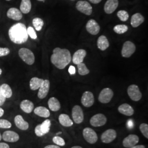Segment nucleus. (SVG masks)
I'll use <instances>...</instances> for the list:
<instances>
[{
    "label": "nucleus",
    "instance_id": "f257e3e1",
    "mask_svg": "<svg viewBox=\"0 0 148 148\" xmlns=\"http://www.w3.org/2000/svg\"><path fill=\"white\" fill-rule=\"evenodd\" d=\"M71 53L67 49L56 47L53 49L51 61L59 69H64L71 61Z\"/></svg>",
    "mask_w": 148,
    "mask_h": 148
},
{
    "label": "nucleus",
    "instance_id": "f03ea898",
    "mask_svg": "<svg viewBox=\"0 0 148 148\" xmlns=\"http://www.w3.org/2000/svg\"><path fill=\"white\" fill-rule=\"evenodd\" d=\"M9 37L12 42L21 45L26 42L28 40L26 26L21 23L12 25L8 30Z\"/></svg>",
    "mask_w": 148,
    "mask_h": 148
},
{
    "label": "nucleus",
    "instance_id": "7ed1b4c3",
    "mask_svg": "<svg viewBox=\"0 0 148 148\" xmlns=\"http://www.w3.org/2000/svg\"><path fill=\"white\" fill-rule=\"evenodd\" d=\"M19 56L25 63L32 65L35 62V56L30 49L26 48H21L18 52Z\"/></svg>",
    "mask_w": 148,
    "mask_h": 148
},
{
    "label": "nucleus",
    "instance_id": "20e7f679",
    "mask_svg": "<svg viewBox=\"0 0 148 148\" xmlns=\"http://www.w3.org/2000/svg\"><path fill=\"white\" fill-rule=\"evenodd\" d=\"M83 137L86 142L93 144L98 140V136L95 131L90 127H86L83 130Z\"/></svg>",
    "mask_w": 148,
    "mask_h": 148
},
{
    "label": "nucleus",
    "instance_id": "39448f33",
    "mask_svg": "<svg viewBox=\"0 0 148 148\" xmlns=\"http://www.w3.org/2000/svg\"><path fill=\"white\" fill-rule=\"evenodd\" d=\"M127 93L130 98L134 101H140L142 97V94L137 85H130L127 88Z\"/></svg>",
    "mask_w": 148,
    "mask_h": 148
},
{
    "label": "nucleus",
    "instance_id": "423d86ee",
    "mask_svg": "<svg viewBox=\"0 0 148 148\" xmlns=\"http://www.w3.org/2000/svg\"><path fill=\"white\" fill-rule=\"evenodd\" d=\"M90 124L93 127H101L105 125L107 122L106 117L103 114H97L90 119Z\"/></svg>",
    "mask_w": 148,
    "mask_h": 148
},
{
    "label": "nucleus",
    "instance_id": "0eeeda50",
    "mask_svg": "<svg viewBox=\"0 0 148 148\" xmlns=\"http://www.w3.org/2000/svg\"><path fill=\"white\" fill-rule=\"evenodd\" d=\"M136 46L133 43L127 41L124 43L122 49L121 54L123 57L130 58L136 51Z\"/></svg>",
    "mask_w": 148,
    "mask_h": 148
},
{
    "label": "nucleus",
    "instance_id": "6e6552de",
    "mask_svg": "<svg viewBox=\"0 0 148 148\" xmlns=\"http://www.w3.org/2000/svg\"><path fill=\"white\" fill-rule=\"evenodd\" d=\"M72 117L76 124H80L84 120V114L82 108L79 106H75L72 109Z\"/></svg>",
    "mask_w": 148,
    "mask_h": 148
},
{
    "label": "nucleus",
    "instance_id": "1a4fd4ad",
    "mask_svg": "<svg viewBox=\"0 0 148 148\" xmlns=\"http://www.w3.org/2000/svg\"><path fill=\"white\" fill-rule=\"evenodd\" d=\"M114 96V92L112 90L109 88H105L101 90L99 93L98 100L103 104H106L111 101Z\"/></svg>",
    "mask_w": 148,
    "mask_h": 148
},
{
    "label": "nucleus",
    "instance_id": "9d476101",
    "mask_svg": "<svg viewBox=\"0 0 148 148\" xmlns=\"http://www.w3.org/2000/svg\"><path fill=\"white\" fill-rule=\"evenodd\" d=\"M76 9L80 12L87 16H90L92 13V7L90 3L86 1H79L76 5Z\"/></svg>",
    "mask_w": 148,
    "mask_h": 148
},
{
    "label": "nucleus",
    "instance_id": "9b49d317",
    "mask_svg": "<svg viewBox=\"0 0 148 148\" xmlns=\"http://www.w3.org/2000/svg\"><path fill=\"white\" fill-rule=\"evenodd\" d=\"M117 137V133L114 129H109L101 135V140L103 143L109 144L113 142Z\"/></svg>",
    "mask_w": 148,
    "mask_h": 148
},
{
    "label": "nucleus",
    "instance_id": "f8f14e48",
    "mask_svg": "<svg viewBox=\"0 0 148 148\" xmlns=\"http://www.w3.org/2000/svg\"><path fill=\"white\" fill-rule=\"evenodd\" d=\"M81 103L86 108H90L95 103V97L93 94L90 91H86L81 97Z\"/></svg>",
    "mask_w": 148,
    "mask_h": 148
},
{
    "label": "nucleus",
    "instance_id": "ddd939ff",
    "mask_svg": "<svg viewBox=\"0 0 148 148\" xmlns=\"http://www.w3.org/2000/svg\"><path fill=\"white\" fill-rule=\"evenodd\" d=\"M139 140V138L137 135L130 134L125 138H124L122 141V145L125 148H131L138 144Z\"/></svg>",
    "mask_w": 148,
    "mask_h": 148
},
{
    "label": "nucleus",
    "instance_id": "4468645a",
    "mask_svg": "<svg viewBox=\"0 0 148 148\" xmlns=\"http://www.w3.org/2000/svg\"><path fill=\"white\" fill-rule=\"evenodd\" d=\"M86 30L91 35H96L100 32V27L98 23L94 19H90L86 24Z\"/></svg>",
    "mask_w": 148,
    "mask_h": 148
},
{
    "label": "nucleus",
    "instance_id": "2eb2a0df",
    "mask_svg": "<svg viewBox=\"0 0 148 148\" xmlns=\"http://www.w3.org/2000/svg\"><path fill=\"white\" fill-rule=\"evenodd\" d=\"M50 88V82L48 79L43 81L42 84L38 89L37 96L38 98L42 99L46 98L47 95Z\"/></svg>",
    "mask_w": 148,
    "mask_h": 148
},
{
    "label": "nucleus",
    "instance_id": "dca6fc26",
    "mask_svg": "<svg viewBox=\"0 0 148 148\" xmlns=\"http://www.w3.org/2000/svg\"><path fill=\"white\" fill-rule=\"evenodd\" d=\"M2 138L7 142L14 143L19 140V136L18 133L12 131H7L3 132Z\"/></svg>",
    "mask_w": 148,
    "mask_h": 148
},
{
    "label": "nucleus",
    "instance_id": "f3484780",
    "mask_svg": "<svg viewBox=\"0 0 148 148\" xmlns=\"http://www.w3.org/2000/svg\"><path fill=\"white\" fill-rule=\"evenodd\" d=\"M118 5V0H108L104 5V11L106 14H111L116 10Z\"/></svg>",
    "mask_w": 148,
    "mask_h": 148
},
{
    "label": "nucleus",
    "instance_id": "a211bd4d",
    "mask_svg": "<svg viewBox=\"0 0 148 148\" xmlns=\"http://www.w3.org/2000/svg\"><path fill=\"white\" fill-rule=\"evenodd\" d=\"M86 51L85 49H80L75 52L73 56L72 60L75 64H79L83 63L84 59L86 56Z\"/></svg>",
    "mask_w": 148,
    "mask_h": 148
},
{
    "label": "nucleus",
    "instance_id": "6ab92c4d",
    "mask_svg": "<svg viewBox=\"0 0 148 148\" xmlns=\"http://www.w3.org/2000/svg\"><path fill=\"white\" fill-rule=\"evenodd\" d=\"M7 16L10 19L14 21H20L23 18L21 11L16 8H11L7 12Z\"/></svg>",
    "mask_w": 148,
    "mask_h": 148
},
{
    "label": "nucleus",
    "instance_id": "aec40b11",
    "mask_svg": "<svg viewBox=\"0 0 148 148\" xmlns=\"http://www.w3.org/2000/svg\"><path fill=\"white\" fill-rule=\"evenodd\" d=\"M118 111L124 115L127 116H132L134 114V109L131 106L128 104H122L121 106H119L118 108Z\"/></svg>",
    "mask_w": 148,
    "mask_h": 148
},
{
    "label": "nucleus",
    "instance_id": "412c9836",
    "mask_svg": "<svg viewBox=\"0 0 148 148\" xmlns=\"http://www.w3.org/2000/svg\"><path fill=\"white\" fill-rule=\"evenodd\" d=\"M14 123L16 127L23 131H26L29 127V123L25 121L23 116L20 115H16L15 117Z\"/></svg>",
    "mask_w": 148,
    "mask_h": 148
},
{
    "label": "nucleus",
    "instance_id": "4be33fe9",
    "mask_svg": "<svg viewBox=\"0 0 148 148\" xmlns=\"http://www.w3.org/2000/svg\"><path fill=\"white\" fill-rule=\"evenodd\" d=\"M144 21V18L140 13H136L131 17V24L133 27H137Z\"/></svg>",
    "mask_w": 148,
    "mask_h": 148
},
{
    "label": "nucleus",
    "instance_id": "5701e85b",
    "mask_svg": "<svg viewBox=\"0 0 148 148\" xmlns=\"http://www.w3.org/2000/svg\"><path fill=\"white\" fill-rule=\"evenodd\" d=\"M20 107L24 112L27 114H30L34 109V104L32 101L25 99L21 101Z\"/></svg>",
    "mask_w": 148,
    "mask_h": 148
},
{
    "label": "nucleus",
    "instance_id": "b1692460",
    "mask_svg": "<svg viewBox=\"0 0 148 148\" xmlns=\"http://www.w3.org/2000/svg\"><path fill=\"white\" fill-rule=\"evenodd\" d=\"M48 105L49 109L52 111H58L60 109L61 106L59 101L55 97H51L48 101Z\"/></svg>",
    "mask_w": 148,
    "mask_h": 148
},
{
    "label": "nucleus",
    "instance_id": "393cba45",
    "mask_svg": "<svg viewBox=\"0 0 148 148\" xmlns=\"http://www.w3.org/2000/svg\"><path fill=\"white\" fill-rule=\"evenodd\" d=\"M59 123L64 127H71L73 125V122L69 115L65 114H62L59 116Z\"/></svg>",
    "mask_w": 148,
    "mask_h": 148
},
{
    "label": "nucleus",
    "instance_id": "a878e982",
    "mask_svg": "<svg viewBox=\"0 0 148 148\" xmlns=\"http://www.w3.org/2000/svg\"><path fill=\"white\" fill-rule=\"evenodd\" d=\"M34 112L35 114H36L37 116L41 117H44V118H47L48 117H49L51 115L49 110L47 108L44 106L36 107L34 109Z\"/></svg>",
    "mask_w": 148,
    "mask_h": 148
},
{
    "label": "nucleus",
    "instance_id": "bb28decb",
    "mask_svg": "<svg viewBox=\"0 0 148 148\" xmlns=\"http://www.w3.org/2000/svg\"><path fill=\"white\" fill-rule=\"evenodd\" d=\"M97 46L101 51H105L109 47V42L106 36L101 35L97 40Z\"/></svg>",
    "mask_w": 148,
    "mask_h": 148
},
{
    "label": "nucleus",
    "instance_id": "cd10ccee",
    "mask_svg": "<svg viewBox=\"0 0 148 148\" xmlns=\"http://www.w3.org/2000/svg\"><path fill=\"white\" fill-rule=\"evenodd\" d=\"M44 79L36 77H32L30 81V88L32 90H38L43 82Z\"/></svg>",
    "mask_w": 148,
    "mask_h": 148
},
{
    "label": "nucleus",
    "instance_id": "c85d7f7f",
    "mask_svg": "<svg viewBox=\"0 0 148 148\" xmlns=\"http://www.w3.org/2000/svg\"><path fill=\"white\" fill-rule=\"evenodd\" d=\"M32 10V3L30 0H21L20 5V11L22 13L27 14Z\"/></svg>",
    "mask_w": 148,
    "mask_h": 148
},
{
    "label": "nucleus",
    "instance_id": "c756f323",
    "mask_svg": "<svg viewBox=\"0 0 148 148\" xmlns=\"http://www.w3.org/2000/svg\"><path fill=\"white\" fill-rule=\"evenodd\" d=\"M0 90L5 98H10L12 96L13 92L11 87L6 84H3L0 86Z\"/></svg>",
    "mask_w": 148,
    "mask_h": 148
},
{
    "label": "nucleus",
    "instance_id": "7c9ffc66",
    "mask_svg": "<svg viewBox=\"0 0 148 148\" xmlns=\"http://www.w3.org/2000/svg\"><path fill=\"white\" fill-rule=\"evenodd\" d=\"M40 130L43 134L45 135L46 134H47L49 132L50 127L51 126V122L49 119H46L41 124H40Z\"/></svg>",
    "mask_w": 148,
    "mask_h": 148
},
{
    "label": "nucleus",
    "instance_id": "2f4dec72",
    "mask_svg": "<svg viewBox=\"0 0 148 148\" xmlns=\"http://www.w3.org/2000/svg\"><path fill=\"white\" fill-rule=\"evenodd\" d=\"M32 24L35 29L38 31H41L44 25V22L42 19L40 18H35L32 20Z\"/></svg>",
    "mask_w": 148,
    "mask_h": 148
},
{
    "label": "nucleus",
    "instance_id": "473e14b6",
    "mask_svg": "<svg viewBox=\"0 0 148 148\" xmlns=\"http://www.w3.org/2000/svg\"><path fill=\"white\" fill-rule=\"evenodd\" d=\"M77 68H78L79 74L80 75L84 76L90 73V70L88 69L85 64L84 63L77 64Z\"/></svg>",
    "mask_w": 148,
    "mask_h": 148
},
{
    "label": "nucleus",
    "instance_id": "72a5a7b5",
    "mask_svg": "<svg viewBox=\"0 0 148 148\" xmlns=\"http://www.w3.org/2000/svg\"><path fill=\"white\" fill-rule=\"evenodd\" d=\"M128 27L126 25H117L114 27V31L118 34H122L127 32Z\"/></svg>",
    "mask_w": 148,
    "mask_h": 148
},
{
    "label": "nucleus",
    "instance_id": "f704fd0d",
    "mask_svg": "<svg viewBox=\"0 0 148 148\" xmlns=\"http://www.w3.org/2000/svg\"><path fill=\"white\" fill-rule=\"evenodd\" d=\"M117 16L122 21H127L129 18L128 13H127V12L124 10L119 11L117 13Z\"/></svg>",
    "mask_w": 148,
    "mask_h": 148
},
{
    "label": "nucleus",
    "instance_id": "c9c22d12",
    "mask_svg": "<svg viewBox=\"0 0 148 148\" xmlns=\"http://www.w3.org/2000/svg\"><path fill=\"white\" fill-rule=\"evenodd\" d=\"M53 143L56 144L57 145L63 147L65 145V142L63 138H62L58 136H56L52 139Z\"/></svg>",
    "mask_w": 148,
    "mask_h": 148
},
{
    "label": "nucleus",
    "instance_id": "e433bc0d",
    "mask_svg": "<svg viewBox=\"0 0 148 148\" xmlns=\"http://www.w3.org/2000/svg\"><path fill=\"white\" fill-rule=\"evenodd\" d=\"M139 129L143 136L148 139V125L145 123H143L140 125Z\"/></svg>",
    "mask_w": 148,
    "mask_h": 148
},
{
    "label": "nucleus",
    "instance_id": "4c0bfd02",
    "mask_svg": "<svg viewBox=\"0 0 148 148\" xmlns=\"http://www.w3.org/2000/svg\"><path fill=\"white\" fill-rule=\"evenodd\" d=\"M27 33L28 36L33 40H36L37 38V35L34 29L32 27H29L27 28Z\"/></svg>",
    "mask_w": 148,
    "mask_h": 148
},
{
    "label": "nucleus",
    "instance_id": "58836bf2",
    "mask_svg": "<svg viewBox=\"0 0 148 148\" xmlns=\"http://www.w3.org/2000/svg\"><path fill=\"white\" fill-rule=\"evenodd\" d=\"M12 127V123L5 119H0V128H10Z\"/></svg>",
    "mask_w": 148,
    "mask_h": 148
},
{
    "label": "nucleus",
    "instance_id": "ea45409f",
    "mask_svg": "<svg viewBox=\"0 0 148 148\" xmlns=\"http://www.w3.org/2000/svg\"><path fill=\"white\" fill-rule=\"evenodd\" d=\"M10 53V50L8 48L0 47V57H3L8 55Z\"/></svg>",
    "mask_w": 148,
    "mask_h": 148
},
{
    "label": "nucleus",
    "instance_id": "a19ab883",
    "mask_svg": "<svg viewBox=\"0 0 148 148\" xmlns=\"http://www.w3.org/2000/svg\"><path fill=\"white\" fill-rule=\"evenodd\" d=\"M35 133L36 135L38 137H42L44 136V134H43L42 132H41V131L40 130V125H38L35 127Z\"/></svg>",
    "mask_w": 148,
    "mask_h": 148
},
{
    "label": "nucleus",
    "instance_id": "79ce46f5",
    "mask_svg": "<svg viewBox=\"0 0 148 148\" xmlns=\"http://www.w3.org/2000/svg\"><path fill=\"white\" fill-rule=\"evenodd\" d=\"M5 99H6V98L3 95H2L1 92V90H0V106H3V104L5 102Z\"/></svg>",
    "mask_w": 148,
    "mask_h": 148
},
{
    "label": "nucleus",
    "instance_id": "37998d69",
    "mask_svg": "<svg viewBox=\"0 0 148 148\" xmlns=\"http://www.w3.org/2000/svg\"><path fill=\"white\" fill-rule=\"evenodd\" d=\"M69 73L70 75H74L76 73V69L74 66L71 65L69 68Z\"/></svg>",
    "mask_w": 148,
    "mask_h": 148
},
{
    "label": "nucleus",
    "instance_id": "c03bdc74",
    "mask_svg": "<svg viewBox=\"0 0 148 148\" xmlns=\"http://www.w3.org/2000/svg\"><path fill=\"white\" fill-rule=\"evenodd\" d=\"M0 148H10V146L7 143H0Z\"/></svg>",
    "mask_w": 148,
    "mask_h": 148
},
{
    "label": "nucleus",
    "instance_id": "a18cd8bd",
    "mask_svg": "<svg viewBox=\"0 0 148 148\" xmlns=\"http://www.w3.org/2000/svg\"><path fill=\"white\" fill-rule=\"evenodd\" d=\"M44 148H60L58 145H48L46 146Z\"/></svg>",
    "mask_w": 148,
    "mask_h": 148
},
{
    "label": "nucleus",
    "instance_id": "49530a36",
    "mask_svg": "<svg viewBox=\"0 0 148 148\" xmlns=\"http://www.w3.org/2000/svg\"><path fill=\"white\" fill-rule=\"evenodd\" d=\"M101 1L102 0H89L90 2L92 3H94V4H98L99 2H101Z\"/></svg>",
    "mask_w": 148,
    "mask_h": 148
},
{
    "label": "nucleus",
    "instance_id": "de8ad7c7",
    "mask_svg": "<svg viewBox=\"0 0 148 148\" xmlns=\"http://www.w3.org/2000/svg\"><path fill=\"white\" fill-rule=\"evenodd\" d=\"M130 148H145V146L143 145H136L134 146H133L132 147Z\"/></svg>",
    "mask_w": 148,
    "mask_h": 148
},
{
    "label": "nucleus",
    "instance_id": "09e8293b",
    "mask_svg": "<svg viewBox=\"0 0 148 148\" xmlns=\"http://www.w3.org/2000/svg\"><path fill=\"white\" fill-rule=\"evenodd\" d=\"M3 114H4V110L2 108H1L0 107V117L2 116L3 115Z\"/></svg>",
    "mask_w": 148,
    "mask_h": 148
},
{
    "label": "nucleus",
    "instance_id": "8fccbe9b",
    "mask_svg": "<svg viewBox=\"0 0 148 148\" xmlns=\"http://www.w3.org/2000/svg\"><path fill=\"white\" fill-rule=\"evenodd\" d=\"M71 148H83L82 147H79V146H74V147H71Z\"/></svg>",
    "mask_w": 148,
    "mask_h": 148
},
{
    "label": "nucleus",
    "instance_id": "3c124183",
    "mask_svg": "<svg viewBox=\"0 0 148 148\" xmlns=\"http://www.w3.org/2000/svg\"><path fill=\"white\" fill-rule=\"evenodd\" d=\"M2 69H0V75L2 74Z\"/></svg>",
    "mask_w": 148,
    "mask_h": 148
},
{
    "label": "nucleus",
    "instance_id": "603ef678",
    "mask_svg": "<svg viewBox=\"0 0 148 148\" xmlns=\"http://www.w3.org/2000/svg\"><path fill=\"white\" fill-rule=\"evenodd\" d=\"M2 139V135H1V134L0 133V140Z\"/></svg>",
    "mask_w": 148,
    "mask_h": 148
},
{
    "label": "nucleus",
    "instance_id": "864d4df0",
    "mask_svg": "<svg viewBox=\"0 0 148 148\" xmlns=\"http://www.w3.org/2000/svg\"><path fill=\"white\" fill-rule=\"evenodd\" d=\"M37 1H41V2H44V1H45L46 0H37Z\"/></svg>",
    "mask_w": 148,
    "mask_h": 148
},
{
    "label": "nucleus",
    "instance_id": "5fc2aeb1",
    "mask_svg": "<svg viewBox=\"0 0 148 148\" xmlns=\"http://www.w3.org/2000/svg\"><path fill=\"white\" fill-rule=\"evenodd\" d=\"M61 133H62L61 132H60L57 133V135H58V134H61Z\"/></svg>",
    "mask_w": 148,
    "mask_h": 148
},
{
    "label": "nucleus",
    "instance_id": "6e6d98bb",
    "mask_svg": "<svg viewBox=\"0 0 148 148\" xmlns=\"http://www.w3.org/2000/svg\"><path fill=\"white\" fill-rule=\"evenodd\" d=\"M6 1H11V0H6Z\"/></svg>",
    "mask_w": 148,
    "mask_h": 148
},
{
    "label": "nucleus",
    "instance_id": "4d7b16f0",
    "mask_svg": "<svg viewBox=\"0 0 148 148\" xmlns=\"http://www.w3.org/2000/svg\"><path fill=\"white\" fill-rule=\"evenodd\" d=\"M71 1H74V0H71Z\"/></svg>",
    "mask_w": 148,
    "mask_h": 148
}]
</instances>
